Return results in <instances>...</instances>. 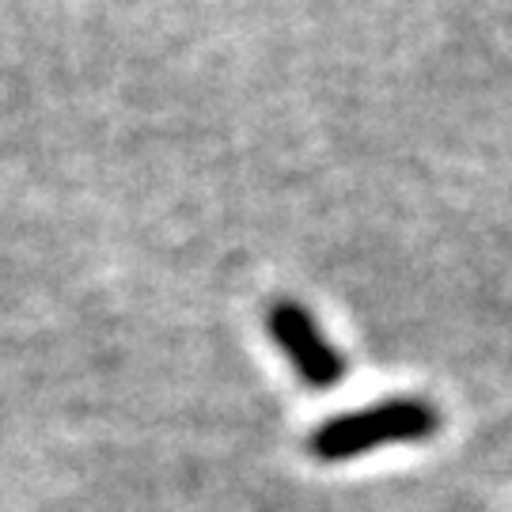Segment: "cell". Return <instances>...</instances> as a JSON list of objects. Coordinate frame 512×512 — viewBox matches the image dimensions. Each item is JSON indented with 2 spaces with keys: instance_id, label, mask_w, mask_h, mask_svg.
Listing matches in <instances>:
<instances>
[{
  "instance_id": "obj_2",
  "label": "cell",
  "mask_w": 512,
  "mask_h": 512,
  "mask_svg": "<svg viewBox=\"0 0 512 512\" xmlns=\"http://www.w3.org/2000/svg\"><path fill=\"white\" fill-rule=\"evenodd\" d=\"M266 330L277 349L289 357L293 372L308 387H334L346 380V357L327 342V334L311 319V311L296 300H277L266 311Z\"/></svg>"
},
{
  "instance_id": "obj_1",
  "label": "cell",
  "mask_w": 512,
  "mask_h": 512,
  "mask_svg": "<svg viewBox=\"0 0 512 512\" xmlns=\"http://www.w3.org/2000/svg\"><path fill=\"white\" fill-rule=\"evenodd\" d=\"M440 429V410L425 399L403 395V399H384L365 410H353L342 418L323 421L311 433L308 448L315 459L323 463H342V459H357L365 452L387 448V444H414V440H429Z\"/></svg>"
}]
</instances>
